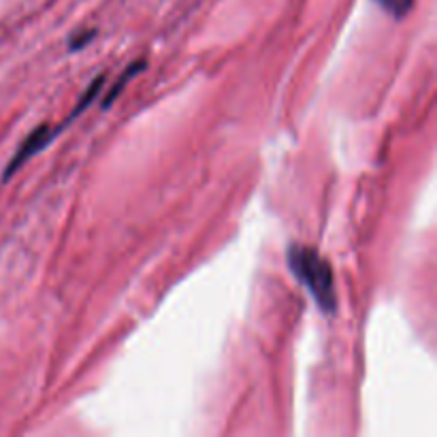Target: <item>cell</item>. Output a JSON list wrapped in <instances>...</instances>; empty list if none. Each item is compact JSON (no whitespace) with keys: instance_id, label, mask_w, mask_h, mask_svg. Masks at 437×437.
Returning <instances> with one entry per match:
<instances>
[{"instance_id":"obj_4","label":"cell","mask_w":437,"mask_h":437,"mask_svg":"<svg viewBox=\"0 0 437 437\" xmlns=\"http://www.w3.org/2000/svg\"><path fill=\"white\" fill-rule=\"evenodd\" d=\"M103 88H105V75H99V77H96V79H94L90 86H88V90H86V92L79 96L77 105L71 109V114L66 116V120H64L62 124H58V126H60V129H64V126H69V124H71V122H73L77 116H81V114H84V111H86V109H88V107H90V105H92L96 99H99V96H101Z\"/></svg>"},{"instance_id":"obj_2","label":"cell","mask_w":437,"mask_h":437,"mask_svg":"<svg viewBox=\"0 0 437 437\" xmlns=\"http://www.w3.org/2000/svg\"><path fill=\"white\" fill-rule=\"evenodd\" d=\"M62 131H60V126H49V124H41V126H36L24 141H21V146L17 147V151H15V156L9 160V164H6V169H4V175H2V179L6 181L11 175H15L30 158H34L39 151H43L45 147L49 146L58 135H60Z\"/></svg>"},{"instance_id":"obj_5","label":"cell","mask_w":437,"mask_h":437,"mask_svg":"<svg viewBox=\"0 0 437 437\" xmlns=\"http://www.w3.org/2000/svg\"><path fill=\"white\" fill-rule=\"evenodd\" d=\"M386 13H391L393 17H403L408 15V11L412 9L414 0H376Z\"/></svg>"},{"instance_id":"obj_3","label":"cell","mask_w":437,"mask_h":437,"mask_svg":"<svg viewBox=\"0 0 437 437\" xmlns=\"http://www.w3.org/2000/svg\"><path fill=\"white\" fill-rule=\"evenodd\" d=\"M147 62L144 60V58H139V60H135V62H131L126 69H124V73L118 77V79H114V86L109 88V92L105 94V99H103V105H101V109H109L116 101H118V96L122 94V90L129 86V81L133 79V77H137L141 71H146Z\"/></svg>"},{"instance_id":"obj_1","label":"cell","mask_w":437,"mask_h":437,"mask_svg":"<svg viewBox=\"0 0 437 437\" xmlns=\"http://www.w3.org/2000/svg\"><path fill=\"white\" fill-rule=\"evenodd\" d=\"M288 267L294 278L309 291L316 305L324 313L337 311V291L331 265L320 256L318 250L307 246H291L288 250Z\"/></svg>"},{"instance_id":"obj_6","label":"cell","mask_w":437,"mask_h":437,"mask_svg":"<svg viewBox=\"0 0 437 437\" xmlns=\"http://www.w3.org/2000/svg\"><path fill=\"white\" fill-rule=\"evenodd\" d=\"M96 36V30H86V32H75L73 36H69V51H77V49H84L92 39Z\"/></svg>"}]
</instances>
